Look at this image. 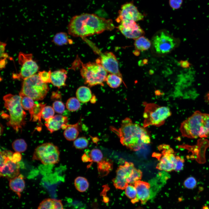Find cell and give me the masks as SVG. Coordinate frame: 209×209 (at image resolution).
I'll use <instances>...</instances> for the list:
<instances>
[{"mask_svg":"<svg viewBox=\"0 0 209 209\" xmlns=\"http://www.w3.org/2000/svg\"><path fill=\"white\" fill-rule=\"evenodd\" d=\"M22 156L19 152H15L13 153L11 158V160L15 163H19L21 159Z\"/></svg>","mask_w":209,"mask_h":209,"instance_id":"b9f144b4","label":"cell"},{"mask_svg":"<svg viewBox=\"0 0 209 209\" xmlns=\"http://www.w3.org/2000/svg\"><path fill=\"white\" fill-rule=\"evenodd\" d=\"M113 163L112 161L107 158H103L98 163V170L100 176H107L113 169Z\"/></svg>","mask_w":209,"mask_h":209,"instance_id":"603a6c76","label":"cell"},{"mask_svg":"<svg viewBox=\"0 0 209 209\" xmlns=\"http://www.w3.org/2000/svg\"><path fill=\"white\" fill-rule=\"evenodd\" d=\"M82 160L84 162H91V160L89 155L84 153L82 157Z\"/></svg>","mask_w":209,"mask_h":209,"instance_id":"ee69618b","label":"cell"},{"mask_svg":"<svg viewBox=\"0 0 209 209\" xmlns=\"http://www.w3.org/2000/svg\"><path fill=\"white\" fill-rule=\"evenodd\" d=\"M91 162L98 163L103 159V154L100 150L98 149H94L91 150L89 154Z\"/></svg>","mask_w":209,"mask_h":209,"instance_id":"836d02e7","label":"cell"},{"mask_svg":"<svg viewBox=\"0 0 209 209\" xmlns=\"http://www.w3.org/2000/svg\"><path fill=\"white\" fill-rule=\"evenodd\" d=\"M197 182L194 178L192 176L189 177L186 179L183 183V185L186 188L192 189L196 187Z\"/></svg>","mask_w":209,"mask_h":209,"instance_id":"74e56055","label":"cell"},{"mask_svg":"<svg viewBox=\"0 0 209 209\" xmlns=\"http://www.w3.org/2000/svg\"><path fill=\"white\" fill-rule=\"evenodd\" d=\"M80 122L73 124H67L64 132L65 138L68 140L72 141L75 140L79 133Z\"/></svg>","mask_w":209,"mask_h":209,"instance_id":"44dd1931","label":"cell"},{"mask_svg":"<svg viewBox=\"0 0 209 209\" xmlns=\"http://www.w3.org/2000/svg\"><path fill=\"white\" fill-rule=\"evenodd\" d=\"M12 145L15 152L19 153L25 152L27 147L26 143L22 139H18L14 140L12 143Z\"/></svg>","mask_w":209,"mask_h":209,"instance_id":"1f68e13d","label":"cell"},{"mask_svg":"<svg viewBox=\"0 0 209 209\" xmlns=\"http://www.w3.org/2000/svg\"><path fill=\"white\" fill-rule=\"evenodd\" d=\"M125 194L128 198L131 199V201L133 203L139 201L136 190L134 186L131 184L128 185L125 189Z\"/></svg>","mask_w":209,"mask_h":209,"instance_id":"4dcf8cb0","label":"cell"},{"mask_svg":"<svg viewBox=\"0 0 209 209\" xmlns=\"http://www.w3.org/2000/svg\"><path fill=\"white\" fill-rule=\"evenodd\" d=\"M183 2V0H170L169 3L170 6L173 9H176L179 8Z\"/></svg>","mask_w":209,"mask_h":209,"instance_id":"60d3db41","label":"cell"},{"mask_svg":"<svg viewBox=\"0 0 209 209\" xmlns=\"http://www.w3.org/2000/svg\"><path fill=\"white\" fill-rule=\"evenodd\" d=\"M7 63V61L6 59H1L0 67L1 70L4 68Z\"/></svg>","mask_w":209,"mask_h":209,"instance_id":"f6af8a7d","label":"cell"},{"mask_svg":"<svg viewBox=\"0 0 209 209\" xmlns=\"http://www.w3.org/2000/svg\"><path fill=\"white\" fill-rule=\"evenodd\" d=\"M46 104L40 103L35 104L33 107L29 112L30 114V120L36 121L38 120L41 122V114L42 109Z\"/></svg>","mask_w":209,"mask_h":209,"instance_id":"484cf974","label":"cell"},{"mask_svg":"<svg viewBox=\"0 0 209 209\" xmlns=\"http://www.w3.org/2000/svg\"><path fill=\"white\" fill-rule=\"evenodd\" d=\"M53 107L55 111L58 113L62 114L65 111V106L60 101L55 100L53 103Z\"/></svg>","mask_w":209,"mask_h":209,"instance_id":"f35d334b","label":"cell"},{"mask_svg":"<svg viewBox=\"0 0 209 209\" xmlns=\"http://www.w3.org/2000/svg\"><path fill=\"white\" fill-rule=\"evenodd\" d=\"M21 98V102L23 109L28 111L34 107L35 104L33 100L30 97L24 95L20 92L19 93Z\"/></svg>","mask_w":209,"mask_h":209,"instance_id":"f546056e","label":"cell"},{"mask_svg":"<svg viewBox=\"0 0 209 209\" xmlns=\"http://www.w3.org/2000/svg\"><path fill=\"white\" fill-rule=\"evenodd\" d=\"M151 45L150 40L143 36L135 39L134 43L135 49L140 51L147 50L150 48Z\"/></svg>","mask_w":209,"mask_h":209,"instance_id":"4316f807","label":"cell"},{"mask_svg":"<svg viewBox=\"0 0 209 209\" xmlns=\"http://www.w3.org/2000/svg\"><path fill=\"white\" fill-rule=\"evenodd\" d=\"M120 23L117 28L127 38L135 39L144 34L143 30L134 21H123Z\"/></svg>","mask_w":209,"mask_h":209,"instance_id":"2e32d148","label":"cell"},{"mask_svg":"<svg viewBox=\"0 0 209 209\" xmlns=\"http://www.w3.org/2000/svg\"><path fill=\"white\" fill-rule=\"evenodd\" d=\"M207 114L197 111L183 121L180 127L182 136L191 138L207 137L206 129Z\"/></svg>","mask_w":209,"mask_h":209,"instance_id":"277c9868","label":"cell"},{"mask_svg":"<svg viewBox=\"0 0 209 209\" xmlns=\"http://www.w3.org/2000/svg\"><path fill=\"white\" fill-rule=\"evenodd\" d=\"M67 71L61 69L51 72V83L55 86L60 88L66 86V81L67 78Z\"/></svg>","mask_w":209,"mask_h":209,"instance_id":"d6986e66","label":"cell"},{"mask_svg":"<svg viewBox=\"0 0 209 209\" xmlns=\"http://www.w3.org/2000/svg\"><path fill=\"white\" fill-rule=\"evenodd\" d=\"M144 15L139 12L137 7L132 2L123 4L118 11V15L116 21L120 23L122 21L133 20L135 21L143 20Z\"/></svg>","mask_w":209,"mask_h":209,"instance_id":"5bb4252c","label":"cell"},{"mask_svg":"<svg viewBox=\"0 0 209 209\" xmlns=\"http://www.w3.org/2000/svg\"><path fill=\"white\" fill-rule=\"evenodd\" d=\"M116 174L112 181L116 188L121 190L125 189L128 183L134 184L140 180L142 176L140 170L135 168L133 163L127 162L119 166Z\"/></svg>","mask_w":209,"mask_h":209,"instance_id":"5b68a950","label":"cell"},{"mask_svg":"<svg viewBox=\"0 0 209 209\" xmlns=\"http://www.w3.org/2000/svg\"><path fill=\"white\" fill-rule=\"evenodd\" d=\"M55 111L53 107L49 106H45L43 108L41 117L46 121L54 116Z\"/></svg>","mask_w":209,"mask_h":209,"instance_id":"e575fe53","label":"cell"},{"mask_svg":"<svg viewBox=\"0 0 209 209\" xmlns=\"http://www.w3.org/2000/svg\"><path fill=\"white\" fill-rule=\"evenodd\" d=\"M152 44L156 53L164 54L171 51L176 46V42L173 37L162 31L154 36Z\"/></svg>","mask_w":209,"mask_h":209,"instance_id":"4fadbf2b","label":"cell"},{"mask_svg":"<svg viewBox=\"0 0 209 209\" xmlns=\"http://www.w3.org/2000/svg\"><path fill=\"white\" fill-rule=\"evenodd\" d=\"M179 63L181 66L183 68H187L190 66L189 63L187 61H181Z\"/></svg>","mask_w":209,"mask_h":209,"instance_id":"bcb514c9","label":"cell"},{"mask_svg":"<svg viewBox=\"0 0 209 209\" xmlns=\"http://www.w3.org/2000/svg\"><path fill=\"white\" fill-rule=\"evenodd\" d=\"M5 108L9 114L6 124L16 132L21 130L26 124V114L21 105V98L17 95L8 94L3 98Z\"/></svg>","mask_w":209,"mask_h":209,"instance_id":"3957f363","label":"cell"},{"mask_svg":"<svg viewBox=\"0 0 209 209\" xmlns=\"http://www.w3.org/2000/svg\"><path fill=\"white\" fill-rule=\"evenodd\" d=\"M13 152L7 150L0 152V176L9 180L20 174V166L18 163L11 160Z\"/></svg>","mask_w":209,"mask_h":209,"instance_id":"8fae6325","label":"cell"},{"mask_svg":"<svg viewBox=\"0 0 209 209\" xmlns=\"http://www.w3.org/2000/svg\"><path fill=\"white\" fill-rule=\"evenodd\" d=\"M176 162L174 170L176 171H179L183 168L184 160L183 158L179 156H176Z\"/></svg>","mask_w":209,"mask_h":209,"instance_id":"ab89813d","label":"cell"},{"mask_svg":"<svg viewBox=\"0 0 209 209\" xmlns=\"http://www.w3.org/2000/svg\"><path fill=\"white\" fill-rule=\"evenodd\" d=\"M6 44L5 43L0 42V54L5 53V47Z\"/></svg>","mask_w":209,"mask_h":209,"instance_id":"7dc6e473","label":"cell"},{"mask_svg":"<svg viewBox=\"0 0 209 209\" xmlns=\"http://www.w3.org/2000/svg\"><path fill=\"white\" fill-rule=\"evenodd\" d=\"M52 42L58 46L72 44L73 43L72 40L69 38L67 34L63 32L56 33L53 37Z\"/></svg>","mask_w":209,"mask_h":209,"instance_id":"d4e9b609","label":"cell"},{"mask_svg":"<svg viewBox=\"0 0 209 209\" xmlns=\"http://www.w3.org/2000/svg\"><path fill=\"white\" fill-rule=\"evenodd\" d=\"M68 33L75 37H84L115 28L112 20L96 14L83 13L73 17L67 26Z\"/></svg>","mask_w":209,"mask_h":209,"instance_id":"6da1fadb","label":"cell"},{"mask_svg":"<svg viewBox=\"0 0 209 209\" xmlns=\"http://www.w3.org/2000/svg\"><path fill=\"white\" fill-rule=\"evenodd\" d=\"M74 185L77 190L80 192H83L88 189L89 183L86 178L78 176L75 180Z\"/></svg>","mask_w":209,"mask_h":209,"instance_id":"f1b7e54d","label":"cell"},{"mask_svg":"<svg viewBox=\"0 0 209 209\" xmlns=\"http://www.w3.org/2000/svg\"><path fill=\"white\" fill-rule=\"evenodd\" d=\"M18 60L21 68L19 73L13 74L14 79L23 80L35 74L39 69V66L33 59V54L31 53L20 52L18 56Z\"/></svg>","mask_w":209,"mask_h":209,"instance_id":"30bf717a","label":"cell"},{"mask_svg":"<svg viewBox=\"0 0 209 209\" xmlns=\"http://www.w3.org/2000/svg\"><path fill=\"white\" fill-rule=\"evenodd\" d=\"M45 125L47 129L51 133L57 131L62 126L67 124L68 118L61 115H56L45 121Z\"/></svg>","mask_w":209,"mask_h":209,"instance_id":"e0dca14e","label":"cell"},{"mask_svg":"<svg viewBox=\"0 0 209 209\" xmlns=\"http://www.w3.org/2000/svg\"><path fill=\"white\" fill-rule=\"evenodd\" d=\"M106 82L107 84L112 88L119 87L122 82V77L116 74L110 73L107 75Z\"/></svg>","mask_w":209,"mask_h":209,"instance_id":"83f0119b","label":"cell"},{"mask_svg":"<svg viewBox=\"0 0 209 209\" xmlns=\"http://www.w3.org/2000/svg\"><path fill=\"white\" fill-rule=\"evenodd\" d=\"M49 90L46 83L43 82L38 74H35L23 80L21 92L34 100H41Z\"/></svg>","mask_w":209,"mask_h":209,"instance_id":"ba28073f","label":"cell"},{"mask_svg":"<svg viewBox=\"0 0 209 209\" xmlns=\"http://www.w3.org/2000/svg\"><path fill=\"white\" fill-rule=\"evenodd\" d=\"M32 158L33 160L39 161L45 165L57 163L60 160L58 148L51 143L42 144L35 148Z\"/></svg>","mask_w":209,"mask_h":209,"instance_id":"9c48e42d","label":"cell"},{"mask_svg":"<svg viewBox=\"0 0 209 209\" xmlns=\"http://www.w3.org/2000/svg\"><path fill=\"white\" fill-rule=\"evenodd\" d=\"M134 184L139 200L142 204L145 203L150 197V184L146 182L139 180L135 182Z\"/></svg>","mask_w":209,"mask_h":209,"instance_id":"ac0fdd59","label":"cell"},{"mask_svg":"<svg viewBox=\"0 0 209 209\" xmlns=\"http://www.w3.org/2000/svg\"><path fill=\"white\" fill-rule=\"evenodd\" d=\"M51 70L48 71H43L39 72L38 74L41 81L45 83H51Z\"/></svg>","mask_w":209,"mask_h":209,"instance_id":"8d00e7d4","label":"cell"},{"mask_svg":"<svg viewBox=\"0 0 209 209\" xmlns=\"http://www.w3.org/2000/svg\"><path fill=\"white\" fill-rule=\"evenodd\" d=\"M135 209H143V208H142V207H138L136 208Z\"/></svg>","mask_w":209,"mask_h":209,"instance_id":"f907efd6","label":"cell"},{"mask_svg":"<svg viewBox=\"0 0 209 209\" xmlns=\"http://www.w3.org/2000/svg\"><path fill=\"white\" fill-rule=\"evenodd\" d=\"M170 109L154 103H146L143 117V127L153 125L159 127L163 125L165 120L171 115Z\"/></svg>","mask_w":209,"mask_h":209,"instance_id":"8992f818","label":"cell"},{"mask_svg":"<svg viewBox=\"0 0 209 209\" xmlns=\"http://www.w3.org/2000/svg\"><path fill=\"white\" fill-rule=\"evenodd\" d=\"M76 95L79 101L84 103L91 100L92 97L91 90L88 87L84 86H81L77 89Z\"/></svg>","mask_w":209,"mask_h":209,"instance_id":"cb8c5ba5","label":"cell"},{"mask_svg":"<svg viewBox=\"0 0 209 209\" xmlns=\"http://www.w3.org/2000/svg\"><path fill=\"white\" fill-rule=\"evenodd\" d=\"M80 102L77 98L71 97L69 99L66 103L67 109L71 111L78 110L80 107Z\"/></svg>","mask_w":209,"mask_h":209,"instance_id":"d6a6232c","label":"cell"},{"mask_svg":"<svg viewBox=\"0 0 209 209\" xmlns=\"http://www.w3.org/2000/svg\"><path fill=\"white\" fill-rule=\"evenodd\" d=\"M158 148L163 150L161 154L155 153L154 155L159 160L156 168L167 172L174 170L176 159L173 149L169 145H161Z\"/></svg>","mask_w":209,"mask_h":209,"instance_id":"7c38bea8","label":"cell"},{"mask_svg":"<svg viewBox=\"0 0 209 209\" xmlns=\"http://www.w3.org/2000/svg\"><path fill=\"white\" fill-rule=\"evenodd\" d=\"M61 98L60 93L58 91H53L52 92L51 96V99L52 100L60 99Z\"/></svg>","mask_w":209,"mask_h":209,"instance_id":"7bdbcfd3","label":"cell"},{"mask_svg":"<svg viewBox=\"0 0 209 209\" xmlns=\"http://www.w3.org/2000/svg\"><path fill=\"white\" fill-rule=\"evenodd\" d=\"M112 130L119 137L121 143L133 151H138L150 143L149 135L144 127L134 123L129 118L121 122L120 128Z\"/></svg>","mask_w":209,"mask_h":209,"instance_id":"7a4b0ae2","label":"cell"},{"mask_svg":"<svg viewBox=\"0 0 209 209\" xmlns=\"http://www.w3.org/2000/svg\"><path fill=\"white\" fill-rule=\"evenodd\" d=\"M37 209H64L62 201L54 199L47 198L39 204Z\"/></svg>","mask_w":209,"mask_h":209,"instance_id":"7402d4cb","label":"cell"},{"mask_svg":"<svg viewBox=\"0 0 209 209\" xmlns=\"http://www.w3.org/2000/svg\"><path fill=\"white\" fill-rule=\"evenodd\" d=\"M203 209H209V208L207 206H204L202 207Z\"/></svg>","mask_w":209,"mask_h":209,"instance_id":"681fc988","label":"cell"},{"mask_svg":"<svg viewBox=\"0 0 209 209\" xmlns=\"http://www.w3.org/2000/svg\"><path fill=\"white\" fill-rule=\"evenodd\" d=\"M96 61L100 63L107 72L122 77L119 68L118 61L112 52L107 51L102 53Z\"/></svg>","mask_w":209,"mask_h":209,"instance_id":"9a60e30c","label":"cell"},{"mask_svg":"<svg viewBox=\"0 0 209 209\" xmlns=\"http://www.w3.org/2000/svg\"><path fill=\"white\" fill-rule=\"evenodd\" d=\"M205 100L207 102L209 103V92L205 96Z\"/></svg>","mask_w":209,"mask_h":209,"instance_id":"c3c4849f","label":"cell"},{"mask_svg":"<svg viewBox=\"0 0 209 209\" xmlns=\"http://www.w3.org/2000/svg\"><path fill=\"white\" fill-rule=\"evenodd\" d=\"M24 176L22 174L10 180L9 186L10 189L15 193L20 198L21 193L23 191L25 186Z\"/></svg>","mask_w":209,"mask_h":209,"instance_id":"ffe728a7","label":"cell"},{"mask_svg":"<svg viewBox=\"0 0 209 209\" xmlns=\"http://www.w3.org/2000/svg\"><path fill=\"white\" fill-rule=\"evenodd\" d=\"M88 141L86 138L82 137L75 140L73 142V145L76 148L82 149H84L88 146Z\"/></svg>","mask_w":209,"mask_h":209,"instance_id":"d590c367","label":"cell"},{"mask_svg":"<svg viewBox=\"0 0 209 209\" xmlns=\"http://www.w3.org/2000/svg\"><path fill=\"white\" fill-rule=\"evenodd\" d=\"M80 74L84 83L90 87L97 85H103L106 81L107 72L100 63L89 62L83 64L80 70Z\"/></svg>","mask_w":209,"mask_h":209,"instance_id":"52a82bcc","label":"cell"}]
</instances>
